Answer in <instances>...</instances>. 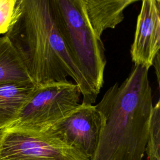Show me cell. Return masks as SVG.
Here are the masks:
<instances>
[{
    "mask_svg": "<svg viewBox=\"0 0 160 160\" xmlns=\"http://www.w3.org/2000/svg\"><path fill=\"white\" fill-rule=\"evenodd\" d=\"M6 35L16 49L33 84L68 81L79 88L82 102L97 97L72 59L58 29L49 0H17L14 21Z\"/></svg>",
    "mask_w": 160,
    "mask_h": 160,
    "instance_id": "obj_1",
    "label": "cell"
},
{
    "mask_svg": "<svg viewBox=\"0 0 160 160\" xmlns=\"http://www.w3.org/2000/svg\"><path fill=\"white\" fill-rule=\"evenodd\" d=\"M147 68L134 65L96 105L102 117L99 141L89 160H142L153 103Z\"/></svg>",
    "mask_w": 160,
    "mask_h": 160,
    "instance_id": "obj_2",
    "label": "cell"
},
{
    "mask_svg": "<svg viewBox=\"0 0 160 160\" xmlns=\"http://www.w3.org/2000/svg\"><path fill=\"white\" fill-rule=\"evenodd\" d=\"M66 47L97 97L103 83L105 49L88 21L83 0H49Z\"/></svg>",
    "mask_w": 160,
    "mask_h": 160,
    "instance_id": "obj_3",
    "label": "cell"
},
{
    "mask_svg": "<svg viewBox=\"0 0 160 160\" xmlns=\"http://www.w3.org/2000/svg\"><path fill=\"white\" fill-rule=\"evenodd\" d=\"M81 95L78 86L71 81L36 86L17 119L6 128L46 129L76 108Z\"/></svg>",
    "mask_w": 160,
    "mask_h": 160,
    "instance_id": "obj_4",
    "label": "cell"
},
{
    "mask_svg": "<svg viewBox=\"0 0 160 160\" xmlns=\"http://www.w3.org/2000/svg\"><path fill=\"white\" fill-rule=\"evenodd\" d=\"M89 158L56 135L20 128L0 130V160H89Z\"/></svg>",
    "mask_w": 160,
    "mask_h": 160,
    "instance_id": "obj_5",
    "label": "cell"
},
{
    "mask_svg": "<svg viewBox=\"0 0 160 160\" xmlns=\"http://www.w3.org/2000/svg\"><path fill=\"white\" fill-rule=\"evenodd\" d=\"M102 126V117L96 106L81 102L49 128L90 159L97 147Z\"/></svg>",
    "mask_w": 160,
    "mask_h": 160,
    "instance_id": "obj_6",
    "label": "cell"
},
{
    "mask_svg": "<svg viewBox=\"0 0 160 160\" xmlns=\"http://www.w3.org/2000/svg\"><path fill=\"white\" fill-rule=\"evenodd\" d=\"M160 49V1L144 0L137 19L131 56L134 65L148 69Z\"/></svg>",
    "mask_w": 160,
    "mask_h": 160,
    "instance_id": "obj_7",
    "label": "cell"
},
{
    "mask_svg": "<svg viewBox=\"0 0 160 160\" xmlns=\"http://www.w3.org/2000/svg\"><path fill=\"white\" fill-rule=\"evenodd\" d=\"M137 0H83L88 21L101 38L107 29H113L124 19V11Z\"/></svg>",
    "mask_w": 160,
    "mask_h": 160,
    "instance_id": "obj_8",
    "label": "cell"
},
{
    "mask_svg": "<svg viewBox=\"0 0 160 160\" xmlns=\"http://www.w3.org/2000/svg\"><path fill=\"white\" fill-rule=\"evenodd\" d=\"M36 87L32 82L0 83V130L15 121Z\"/></svg>",
    "mask_w": 160,
    "mask_h": 160,
    "instance_id": "obj_9",
    "label": "cell"
},
{
    "mask_svg": "<svg viewBox=\"0 0 160 160\" xmlns=\"http://www.w3.org/2000/svg\"><path fill=\"white\" fill-rule=\"evenodd\" d=\"M32 82L9 38L0 36V83Z\"/></svg>",
    "mask_w": 160,
    "mask_h": 160,
    "instance_id": "obj_10",
    "label": "cell"
},
{
    "mask_svg": "<svg viewBox=\"0 0 160 160\" xmlns=\"http://www.w3.org/2000/svg\"><path fill=\"white\" fill-rule=\"evenodd\" d=\"M160 101L153 105L145 152L148 160H160Z\"/></svg>",
    "mask_w": 160,
    "mask_h": 160,
    "instance_id": "obj_11",
    "label": "cell"
},
{
    "mask_svg": "<svg viewBox=\"0 0 160 160\" xmlns=\"http://www.w3.org/2000/svg\"><path fill=\"white\" fill-rule=\"evenodd\" d=\"M16 4L17 0H0V35L6 34L11 26Z\"/></svg>",
    "mask_w": 160,
    "mask_h": 160,
    "instance_id": "obj_12",
    "label": "cell"
},
{
    "mask_svg": "<svg viewBox=\"0 0 160 160\" xmlns=\"http://www.w3.org/2000/svg\"><path fill=\"white\" fill-rule=\"evenodd\" d=\"M153 64L155 68V72L157 76V81L158 83V86H159V53L157 54L154 61ZM152 64V65H153Z\"/></svg>",
    "mask_w": 160,
    "mask_h": 160,
    "instance_id": "obj_13",
    "label": "cell"
}]
</instances>
